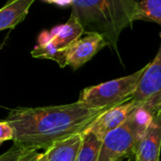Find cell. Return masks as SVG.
I'll return each instance as SVG.
<instances>
[{"label":"cell","mask_w":161,"mask_h":161,"mask_svg":"<svg viewBox=\"0 0 161 161\" xmlns=\"http://www.w3.org/2000/svg\"><path fill=\"white\" fill-rule=\"evenodd\" d=\"M145 66L138 71L85 88L78 103L92 109H109L133 99Z\"/></svg>","instance_id":"4"},{"label":"cell","mask_w":161,"mask_h":161,"mask_svg":"<svg viewBox=\"0 0 161 161\" xmlns=\"http://www.w3.org/2000/svg\"><path fill=\"white\" fill-rule=\"evenodd\" d=\"M47 33L48 38L62 50H67L73 43L86 34L83 26L72 14L66 23L57 26L49 31H47Z\"/></svg>","instance_id":"9"},{"label":"cell","mask_w":161,"mask_h":161,"mask_svg":"<svg viewBox=\"0 0 161 161\" xmlns=\"http://www.w3.org/2000/svg\"><path fill=\"white\" fill-rule=\"evenodd\" d=\"M153 22L161 26V0H138L134 21Z\"/></svg>","instance_id":"14"},{"label":"cell","mask_w":161,"mask_h":161,"mask_svg":"<svg viewBox=\"0 0 161 161\" xmlns=\"http://www.w3.org/2000/svg\"><path fill=\"white\" fill-rule=\"evenodd\" d=\"M82 139V134H78L54 143L45 151L47 161H75Z\"/></svg>","instance_id":"11"},{"label":"cell","mask_w":161,"mask_h":161,"mask_svg":"<svg viewBox=\"0 0 161 161\" xmlns=\"http://www.w3.org/2000/svg\"><path fill=\"white\" fill-rule=\"evenodd\" d=\"M36 161H47V156H46V153H45V152L41 153V155L39 156V158H38V159H37Z\"/></svg>","instance_id":"19"},{"label":"cell","mask_w":161,"mask_h":161,"mask_svg":"<svg viewBox=\"0 0 161 161\" xmlns=\"http://www.w3.org/2000/svg\"><path fill=\"white\" fill-rule=\"evenodd\" d=\"M33 58L49 59L56 62L60 67L66 66V50L60 49L47 36V31H44L39 38L38 45L31 52Z\"/></svg>","instance_id":"12"},{"label":"cell","mask_w":161,"mask_h":161,"mask_svg":"<svg viewBox=\"0 0 161 161\" xmlns=\"http://www.w3.org/2000/svg\"><path fill=\"white\" fill-rule=\"evenodd\" d=\"M138 105L139 103L132 99L119 105L111 107L100 115L85 131L92 133L103 141L109 133L124 123Z\"/></svg>","instance_id":"6"},{"label":"cell","mask_w":161,"mask_h":161,"mask_svg":"<svg viewBox=\"0 0 161 161\" xmlns=\"http://www.w3.org/2000/svg\"><path fill=\"white\" fill-rule=\"evenodd\" d=\"M153 118V116L139 104L124 123L104 137L99 161H121L134 156L136 144Z\"/></svg>","instance_id":"3"},{"label":"cell","mask_w":161,"mask_h":161,"mask_svg":"<svg viewBox=\"0 0 161 161\" xmlns=\"http://www.w3.org/2000/svg\"><path fill=\"white\" fill-rule=\"evenodd\" d=\"M133 100L153 116L161 114V43L154 59L145 65Z\"/></svg>","instance_id":"5"},{"label":"cell","mask_w":161,"mask_h":161,"mask_svg":"<svg viewBox=\"0 0 161 161\" xmlns=\"http://www.w3.org/2000/svg\"><path fill=\"white\" fill-rule=\"evenodd\" d=\"M44 1L51 4H56L58 6H71L74 0H44Z\"/></svg>","instance_id":"18"},{"label":"cell","mask_w":161,"mask_h":161,"mask_svg":"<svg viewBox=\"0 0 161 161\" xmlns=\"http://www.w3.org/2000/svg\"><path fill=\"white\" fill-rule=\"evenodd\" d=\"M161 150V114L153 116L150 125L139 138L135 161H159Z\"/></svg>","instance_id":"8"},{"label":"cell","mask_w":161,"mask_h":161,"mask_svg":"<svg viewBox=\"0 0 161 161\" xmlns=\"http://www.w3.org/2000/svg\"><path fill=\"white\" fill-rule=\"evenodd\" d=\"M36 0H8L0 9V31L14 29L21 23L29 14Z\"/></svg>","instance_id":"10"},{"label":"cell","mask_w":161,"mask_h":161,"mask_svg":"<svg viewBox=\"0 0 161 161\" xmlns=\"http://www.w3.org/2000/svg\"><path fill=\"white\" fill-rule=\"evenodd\" d=\"M41 153H39L38 150L29 149L15 161H36L41 155Z\"/></svg>","instance_id":"17"},{"label":"cell","mask_w":161,"mask_h":161,"mask_svg":"<svg viewBox=\"0 0 161 161\" xmlns=\"http://www.w3.org/2000/svg\"><path fill=\"white\" fill-rule=\"evenodd\" d=\"M29 150V149H28ZM27 150L19 148L14 145L11 149L0 155V161H15L17 160Z\"/></svg>","instance_id":"15"},{"label":"cell","mask_w":161,"mask_h":161,"mask_svg":"<svg viewBox=\"0 0 161 161\" xmlns=\"http://www.w3.org/2000/svg\"><path fill=\"white\" fill-rule=\"evenodd\" d=\"M14 130L11 127V125L6 121L0 122V144L7 140H13L14 139Z\"/></svg>","instance_id":"16"},{"label":"cell","mask_w":161,"mask_h":161,"mask_svg":"<svg viewBox=\"0 0 161 161\" xmlns=\"http://www.w3.org/2000/svg\"><path fill=\"white\" fill-rule=\"evenodd\" d=\"M107 109L88 108L78 102L70 104L16 108L6 119L14 130L15 146L47 150L54 143L82 134Z\"/></svg>","instance_id":"1"},{"label":"cell","mask_w":161,"mask_h":161,"mask_svg":"<svg viewBox=\"0 0 161 161\" xmlns=\"http://www.w3.org/2000/svg\"><path fill=\"white\" fill-rule=\"evenodd\" d=\"M108 46L99 33H87L73 43L66 50V64L78 69L90 61L101 49Z\"/></svg>","instance_id":"7"},{"label":"cell","mask_w":161,"mask_h":161,"mask_svg":"<svg viewBox=\"0 0 161 161\" xmlns=\"http://www.w3.org/2000/svg\"><path fill=\"white\" fill-rule=\"evenodd\" d=\"M82 144L75 161H99L103 141L86 131L82 133Z\"/></svg>","instance_id":"13"},{"label":"cell","mask_w":161,"mask_h":161,"mask_svg":"<svg viewBox=\"0 0 161 161\" xmlns=\"http://www.w3.org/2000/svg\"><path fill=\"white\" fill-rule=\"evenodd\" d=\"M138 0H74L71 14L85 33H99L118 53L120 33L134 22Z\"/></svg>","instance_id":"2"}]
</instances>
